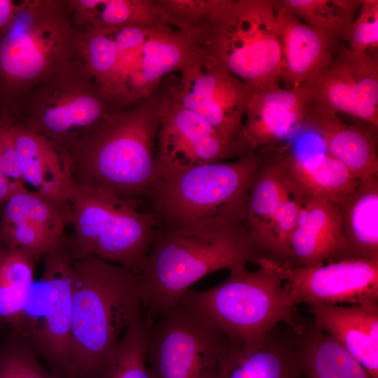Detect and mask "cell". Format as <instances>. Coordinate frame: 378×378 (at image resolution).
<instances>
[{"label": "cell", "mask_w": 378, "mask_h": 378, "mask_svg": "<svg viewBox=\"0 0 378 378\" xmlns=\"http://www.w3.org/2000/svg\"><path fill=\"white\" fill-rule=\"evenodd\" d=\"M78 56L112 108L150 97L203 47L201 39L160 20L116 28L78 27Z\"/></svg>", "instance_id": "1"}, {"label": "cell", "mask_w": 378, "mask_h": 378, "mask_svg": "<svg viewBox=\"0 0 378 378\" xmlns=\"http://www.w3.org/2000/svg\"><path fill=\"white\" fill-rule=\"evenodd\" d=\"M157 90L139 103L106 115L62 153L74 185L127 200L146 196L157 178L155 143L160 120Z\"/></svg>", "instance_id": "2"}, {"label": "cell", "mask_w": 378, "mask_h": 378, "mask_svg": "<svg viewBox=\"0 0 378 378\" xmlns=\"http://www.w3.org/2000/svg\"><path fill=\"white\" fill-rule=\"evenodd\" d=\"M265 256L246 225L156 230L137 286L144 317L152 321L178 304L191 286L205 276L257 264Z\"/></svg>", "instance_id": "3"}, {"label": "cell", "mask_w": 378, "mask_h": 378, "mask_svg": "<svg viewBox=\"0 0 378 378\" xmlns=\"http://www.w3.org/2000/svg\"><path fill=\"white\" fill-rule=\"evenodd\" d=\"M74 265L69 378H100L126 330L144 315L140 274L93 255Z\"/></svg>", "instance_id": "4"}, {"label": "cell", "mask_w": 378, "mask_h": 378, "mask_svg": "<svg viewBox=\"0 0 378 378\" xmlns=\"http://www.w3.org/2000/svg\"><path fill=\"white\" fill-rule=\"evenodd\" d=\"M265 148L158 178L146 196L162 229H225L246 225V204Z\"/></svg>", "instance_id": "5"}, {"label": "cell", "mask_w": 378, "mask_h": 378, "mask_svg": "<svg viewBox=\"0 0 378 378\" xmlns=\"http://www.w3.org/2000/svg\"><path fill=\"white\" fill-rule=\"evenodd\" d=\"M69 0H23L0 31V116L31 88L79 58Z\"/></svg>", "instance_id": "6"}, {"label": "cell", "mask_w": 378, "mask_h": 378, "mask_svg": "<svg viewBox=\"0 0 378 378\" xmlns=\"http://www.w3.org/2000/svg\"><path fill=\"white\" fill-rule=\"evenodd\" d=\"M257 265L253 272L246 266L230 270L209 289L190 288L179 303L235 343L260 342L281 323L299 332L304 322L284 287L286 263L265 256Z\"/></svg>", "instance_id": "7"}, {"label": "cell", "mask_w": 378, "mask_h": 378, "mask_svg": "<svg viewBox=\"0 0 378 378\" xmlns=\"http://www.w3.org/2000/svg\"><path fill=\"white\" fill-rule=\"evenodd\" d=\"M70 202L74 260L93 255L140 274L155 237L153 216L139 211L137 201L100 188L73 184Z\"/></svg>", "instance_id": "8"}, {"label": "cell", "mask_w": 378, "mask_h": 378, "mask_svg": "<svg viewBox=\"0 0 378 378\" xmlns=\"http://www.w3.org/2000/svg\"><path fill=\"white\" fill-rule=\"evenodd\" d=\"M203 46L251 89L279 86L282 53L272 0H228Z\"/></svg>", "instance_id": "9"}, {"label": "cell", "mask_w": 378, "mask_h": 378, "mask_svg": "<svg viewBox=\"0 0 378 378\" xmlns=\"http://www.w3.org/2000/svg\"><path fill=\"white\" fill-rule=\"evenodd\" d=\"M113 111L78 58L29 90L1 118L45 137L62 152Z\"/></svg>", "instance_id": "10"}, {"label": "cell", "mask_w": 378, "mask_h": 378, "mask_svg": "<svg viewBox=\"0 0 378 378\" xmlns=\"http://www.w3.org/2000/svg\"><path fill=\"white\" fill-rule=\"evenodd\" d=\"M41 279L33 283L18 329L57 378H69V339L75 278L69 237L42 256Z\"/></svg>", "instance_id": "11"}, {"label": "cell", "mask_w": 378, "mask_h": 378, "mask_svg": "<svg viewBox=\"0 0 378 378\" xmlns=\"http://www.w3.org/2000/svg\"><path fill=\"white\" fill-rule=\"evenodd\" d=\"M227 340L181 303L150 321L146 360L151 378H215Z\"/></svg>", "instance_id": "12"}, {"label": "cell", "mask_w": 378, "mask_h": 378, "mask_svg": "<svg viewBox=\"0 0 378 378\" xmlns=\"http://www.w3.org/2000/svg\"><path fill=\"white\" fill-rule=\"evenodd\" d=\"M164 92L235 141L243 123L251 88L232 75L203 46L181 69L160 83Z\"/></svg>", "instance_id": "13"}, {"label": "cell", "mask_w": 378, "mask_h": 378, "mask_svg": "<svg viewBox=\"0 0 378 378\" xmlns=\"http://www.w3.org/2000/svg\"><path fill=\"white\" fill-rule=\"evenodd\" d=\"M160 120L155 164L157 178L203 164L244 157L235 141L169 97L160 85Z\"/></svg>", "instance_id": "14"}, {"label": "cell", "mask_w": 378, "mask_h": 378, "mask_svg": "<svg viewBox=\"0 0 378 378\" xmlns=\"http://www.w3.org/2000/svg\"><path fill=\"white\" fill-rule=\"evenodd\" d=\"M302 85L313 101L378 127V54L358 55L340 42L330 62Z\"/></svg>", "instance_id": "15"}, {"label": "cell", "mask_w": 378, "mask_h": 378, "mask_svg": "<svg viewBox=\"0 0 378 378\" xmlns=\"http://www.w3.org/2000/svg\"><path fill=\"white\" fill-rule=\"evenodd\" d=\"M285 263L284 287L295 304L378 301V259L344 258L305 267Z\"/></svg>", "instance_id": "16"}, {"label": "cell", "mask_w": 378, "mask_h": 378, "mask_svg": "<svg viewBox=\"0 0 378 378\" xmlns=\"http://www.w3.org/2000/svg\"><path fill=\"white\" fill-rule=\"evenodd\" d=\"M312 102V92L304 85L251 89L246 121L235 138L243 155L274 145L300 130Z\"/></svg>", "instance_id": "17"}, {"label": "cell", "mask_w": 378, "mask_h": 378, "mask_svg": "<svg viewBox=\"0 0 378 378\" xmlns=\"http://www.w3.org/2000/svg\"><path fill=\"white\" fill-rule=\"evenodd\" d=\"M65 220L48 200L26 186L3 203L0 241L7 250L38 258L66 234Z\"/></svg>", "instance_id": "18"}, {"label": "cell", "mask_w": 378, "mask_h": 378, "mask_svg": "<svg viewBox=\"0 0 378 378\" xmlns=\"http://www.w3.org/2000/svg\"><path fill=\"white\" fill-rule=\"evenodd\" d=\"M6 120L24 183L51 202L66 223H71L70 192L73 183L62 153L45 137Z\"/></svg>", "instance_id": "19"}, {"label": "cell", "mask_w": 378, "mask_h": 378, "mask_svg": "<svg viewBox=\"0 0 378 378\" xmlns=\"http://www.w3.org/2000/svg\"><path fill=\"white\" fill-rule=\"evenodd\" d=\"M301 200L302 206L289 240L287 262L305 267L348 258L338 206L321 198Z\"/></svg>", "instance_id": "20"}, {"label": "cell", "mask_w": 378, "mask_h": 378, "mask_svg": "<svg viewBox=\"0 0 378 378\" xmlns=\"http://www.w3.org/2000/svg\"><path fill=\"white\" fill-rule=\"evenodd\" d=\"M275 328L253 344L228 341L220 357L215 378H302L297 332Z\"/></svg>", "instance_id": "21"}, {"label": "cell", "mask_w": 378, "mask_h": 378, "mask_svg": "<svg viewBox=\"0 0 378 378\" xmlns=\"http://www.w3.org/2000/svg\"><path fill=\"white\" fill-rule=\"evenodd\" d=\"M303 127L320 135L326 153L342 163L356 178L377 177V127L348 124L338 114L314 101Z\"/></svg>", "instance_id": "22"}, {"label": "cell", "mask_w": 378, "mask_h": 378, "mask_svg": "<svg viewBox=\"0 0 378 378\" xmlns=\"http://www.w3.org/2000/svg\"><path fill=\"white\" fill-rule=\"evenodd\" d=\"M309 307L314 324L333 337L372 378H378V301Z\"/></svg>", "instance_id": "23"}, {"label": "cell", "mask_w": 378, "mask_h": 378, "mask_svg": "<svg viewBox=\"0 0 378 378\" xmlns=\"http://www.w3.org/2000/svg\"><path fill=\"white\" fill-rule=\"evenodd\" d=\"M274 8L281 46V81L285 88H298L330 62L340 42L286 10Z\"/></svg>", "instance_id": "24"}, {"label": "cell", "mask_w": 378, "mask_h": 378, "mask_svg": "<svg viewBox=\"0 0 378 378\" xmlns=\"http://www.w3.org/2000/svg\"><path fill=\"white\" fill-rule=\"evenodd\" d=\"M275 157L286 185L301 199L321 198L335 203L360 181L326 153L300 155L276 148Z\"/></svg>", "instance_id": "25"}, {"label": "cell", "mask_w": 378, "mask_h": 378, "mask_svg": "<svg viewBox=\"0 0 378 378\" xmlns=\"http://www.w3.org/2000/svg\"><path fill=\"white\" fill-rule=\"evenodd\" d=\"M335 204L342 218L348 258L378 259V178L360 180Z\"/></svg>", "instance_id": "26"}, {"label": "cell", "mask_w": 378, "mask_h": 378, "mask_svg": "<svg viewBox=\"0 0 378 378\" xmlns=\"http://www.w3.org/2000/svg\"><path fill=\"white\" fill-rule=\"evenodd\" d=\"M298 350L305 378H372L333 337L314 323H304Z\"/></svg>", "instance_id": "27"}, {"label": "cell", "mask_w": 378, "mask_h": 378, "mask_svg": "<svg viewBox=\"0 0 378 378\" xmlns=\"http://www.w3.org/2000/svg\"><path fill=\"white\" fill-rule=\"evenodd\" d=\"M275 148L274 145L264 147V158L246 204V228L257 247L265 255L270 227L286 190L276 160Z\"/></svg>", "instance_id": "28"}, {"label": "cell", "mask_w": 378, "mask_h": 378, "mask_svg": "<svg viewBox=\"0 0 378 378\" xmlns=\"http://www.w3.org/2000/svg\"><path fill=\"white\" fill-rule=\"evenodd\" d=\"M77 27L148 25L161 20L155 0H69Z\"/></svg>", "instance_id": "29"}, {"label": "cell", "mask_w": 378, "mask_h": 378, "mask_svg": "<svg viewBox=\"0 0 378 378\" xmlns=\"http://www.w3.org/2000/svg\"><path fill=\"white\" fill-rule=\"evenodd\" d=\"M38 259L22 251H6L0 262V328L18 329Z\"/></svg>", "instance_id": "30"}, {"label": "cell", "mask_w": 378, "mask_h": 378, "mask_svg": "<svg viewBox=\"0 0 378 378\" xmlns=\"http://www.w3.org/2000/svg\"><path fill=\"white\" fill-rule=\"evenodd\" d=\"M306 24L348 43L362 0H272Z\"/></svg>", "instance_id": "31"}, {"label": "cell", "mask_w": 378, "mask_h": 378, "mask_svg": "<svg viewBox=\"0 0 378 378\" xmlns=\"http://www.w3.org/2000/svg\"><path fill=\"white\" fill-rule=\"evenodd\" d=\"M149 323L143 315L129 327L109 357L100 378H151L146 360Z\"/></svg>", "instance_id": "32"}, {"label": "cell", "mask_w": 378, "mask_h": 378, "mask_svg": "<svg viewBox=\"0 0 378 378\" xmlns=\"http://www.w3.org/2000/svg\"><path fill=\"white\" fill-rule=\"evenodd\" d=\"M227 1L155 0V3L163 22L197 36L202 41L203 34L223 10Z\"/></svg>", "instance_id": "33"}, {"label": "cell", "mask_w": 378, "mask_h": 378, "mask_svg": "<svg viewBox=\"0 0 378 378\" xmlns=\"http://www.w3.org/2000/svg\"><path fill=\"white\" fill-rule=\"evenodd\" d=\"M0 378H57L41 363L27 339L10 330L0 342Z\"/></svg>", "instance_id": "34"}, {"label": "cell", "mask_w": 378, "mask_h": 378, "mask_svg": "<svg viewBox=\"0 0 378 378\" xmlns=\"http://www.w3.org/2000/svg\"><path fill=\"white\" fill-rule=\"evenodd\" d=\"M302 206L300 197L286 185L270 227L265 248L267 256L281 262L288 261L289 240L297 225Z\"/></svg>", "instance_id": "35"}, {"label": "cell", "mask_w": 378, "mask_h": 378, "mask_svg": "<svg viewBox=\"0 0 378 378\" xmlns=\"http://www.w3.org/2000/svg\"><path fill=\"white\" fill-rule=\"evenodd\" d=\"M348 47L354 53L377 52L378 1L362 0L352 23Z\"/></svg>", "instance_id": "36"}, {"label": "cell", "mask_w": 378, "mask_h": 378, "mask_svg": "<svg viewBox=\"0 0 378 378\" xmlns=\"http://www.w3.org/2000/svg\"><path fill=\"white\" fill-rule=\"evenodd\" d=\"M26 186L14 149L9 122L0 117V204Z\"/></svg>", "instance_id": "37"}, {"label": "cell", "mask_w": 378, "mask_h": 378, "mask_svg": "<svg viewBox=\"0 0 378 378\" xmlns=\"http://www.w3.org/2000/svg\"><path fill=\"white\" fill-rule=\"evenodd\" d=\"M18 2L12 0H0V31L12 20L18 9Z\"/></svg>", "instance_id": "38"}, {"label": "cell", "mask_w": 378, "mask_h": 378, "mask_svg": "<svg viewBox=\"0 0 378 378\" xmlns=\"http://www.w3.org/2000/svg\"><path fill=\"white\" fill-rule=\"evenodd\" d=\"M7 249L4 247L0 241V262L6 253Z\"/></svg>", "instance_id": "39"}]
</instances>
